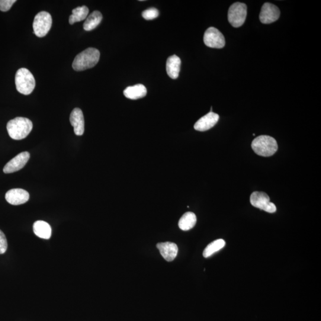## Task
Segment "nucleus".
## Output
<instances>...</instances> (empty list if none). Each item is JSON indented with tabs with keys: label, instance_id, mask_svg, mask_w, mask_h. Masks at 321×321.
Segmentation results:
<instances>
[{
	"label": "nucleus",
	"instance_id": "21",
	"mask_svg": "<svg viewBox=\"0 0 321 321\" xmlns=\"http://www.w3.org/2000/svg\"><path fill=\"white\" fill-rule=\"evenodd\" d=\"M226 245V242L223 239H218L211 242L205 249L203 252V256L205 258H208L214 254L221 249H223Z\"/></svg>",
	"mask_w": 321,
	"mask_h": 321
},
{
	"label": "nucleus",
	"instance_id": "1",
	"mask_svg": "<svg viewBox=\"0 0 321 321\" xmlns=\"http://www.w3.org/2000/svg\"><path fill=\"white\" fill-rule=\"evenodd\" d=\"M100 53L99 50L94 48H88L76 56L72 64L73 68L78 72L92 68L98 63Z\"/></svg>",
	"mask_w": 321,
	"mask_h": 321
},
{
	"label": "nucleus",
	"instance_id": "13",
	"mask_svg": "<svg viewBox=\"0 0 321 321\" xmlns=\"http://www.w3.org/2000/svg\"><path fill=\"white\" fill-rule=\"evenodd\" d=\"M219 115L210 112L204 116L201 117L194 125L195 130L200 131H205L210 130L217 123L219 120Z\"/></svg>",
	"mask_w": 321,
	"mask_h": 321
},
{
	"label": "nucleus",
	"instance_id": "5",
	"mask_svg": "<svg viewBox=\"0 0 321 321\" xmlns=\"http://www.w3.org/2000/svg\"><path fill=\"white\" fill-rule=\"evenodd\" d=\"M52 17L49 13H38L33 22L34 33L40 38L46 36L52 26Z\"/></svg>",
	"mask_w": 321,
	"mask_h": 321
},
{
	"label": "nucleus",
	"instance_id": "11",
	"mask_svg": "<svg viewBox=\"0 0 321 321\" xmlns=\"http://www.w3.org/2000/svg\"><path fill=\"white\" fill-rule=\"evenodd\" d=\"M30 199L29 193L22 189H13L6 194V200L13 205H19L26 203Z\"/></svg>",
	"mask_w": 321,
	"mask_h": 321
},
{
	"label": "nucleus",
	"instance_id": "6",
	"mask_svg": "<svg viewBox=\"0 0 321 321\" xmlns=\"http://www.w3.org/2000/svg\"><path fill=\"white\" fill-rule=\"evenodd\" d=\"M247 16V6L237 2L230 6L228 12V20L234 28H239L245 23Z\"/></svg>",
	"mask_w": 321,
	"mask_h": 321
},
{
	"label": "nucleus",
	"instance_id": "22",
	"mask_svg": "<svg viewBox=\"0 0 321 321\" xmlns=\"http://www.w3.org/2000/svg\"><path fill=\"white\" fill-rule=\"evenodd\" d=\"M142 17L146 20L150 21L158 17L159 12L155 8H151L146 10L142 12Z\"/></svg>",
	"mask_w": 321,
	"mask_h": 321
},
{
	"label": "nucleus",
	"instance_id": "8",
	"mask_svg": "<svg viewBox=\"0 0 321 321\" xmlns=\"http://www.w3.org/2000/svg\"><path fill=\"white\" fill-rule=\"evenodd\" d=\"M204 42L207 47L213 48H223L226 44L224 35L214 27L209 28L205 31Z\"/></svg>",
	"mask_w": 321,
	"mask_h": 321
},
{
	"label": "nucleus",
	"instance_id": "16",
	"mask_svg": "<svg viewBox=\"0 0 321 321\" xmlns=\"http://www.w3.org/2000/svg\"><path fill=\"white\" fill-rule=\"evenodd\" d=\"M123 93L127 98L134 100V99L142 98L145 96L147 94V89L144 85L137 84L128 86L124 90Z\"/></svg>",
	"mask_w": 321,
	"mask_h": 321
},
{
	"label": "nucleus",
	"instance_id": "19",
	"mask_svg": "<svg viewBox=\"0 0 321 321\" xmlns=\"http://www.w3.org/2000/svg\"><path fill=\"white\" fill-rule=\"evenodd\" d=\"M102 20V15L99 11H94L90 14L86 19L83 24V29L86 31H91L94 30L100 24Z\"/></svg>",
	"mask_w": 321,
	"mask_h": 321
},
{
	"label": "nucleus",
	"instance_id": "17",
	"mask_svg": "<svg viewBox=\"0 0 321 321\" xmlns=\"http://www.w3.org/2000/svg\"><path fill=\"white\" fill-rule=\"evenodd\" d=\"M34 232L40 238L49 239L51 236V228L50 224L44 221H37L34 224Z\"/></svg>",
	"mask_w": 321,
	"mask_h": 321
},
{
	"label": "nucleus",
	"instance_id": "3",
	"mask_svg": "<svg viewBox=\"0 0 321 321\" xmlns=\"http://www.w3.org/2000/svg\"><path fill=\"white\" fill-rule=\"evenodd\" d=\"M252 148L259 156H271L277 151V141L271 136L261 135L252 141Z\"/></svg>",
	"mask_w": 321,
	"mask_h": 321
},
{
	"label": "nucleus",
	"instance_id": "23",
	"mask_svg": "<svg viewBox=\"0 0 321 321\" xmlns=\"http://www.w3.org/2000/svg\"><path fill=\"white\" fill-rule=\"evenodd\" d=\"M8 241L4 233L0 230V254H4L8 249Z\"/></svg>",
	"mask_w": 321,
	"mask_h": 321
},
{
	"label": "nucleus",
	"instance_id": "12",
	"mask_svg": "<svg viewBox=\"0 0 321 321\" xmlns=\"http://www.w3.org/2000/svg\"><path fill=\"white\" fill-rule=\"evenodd\" d=\"M70 121L77 136H82L85 131V121L83 112L76 108L70 114Z\"/></svg>",
	"mask_w": 321,
	"mask_h": 321
},
{
	"label": "nucleus",
	"instance_id": "18",
	"mask_svg": "<svg viewBox=\"0 0 321 321\" xmlns=\"http://www.w3.org/2000/svg\"><path fill=\"white\" fill-rule=\"evenodd\" d=\"M197 216L192 212L186 213L179 221L180 229L184 231H188L194 228L197 223Z\"/></svg>",
	"mask_w": 321,
	"mask_h": 321
},
{
	"label": "nucleus",
	"instance_id": "2",
	"mask_svg": "<svg viewBox=\"0 0 321 321\" xmlns=\"http://www.w3.org/2000/svg\"><path fill=\"white\" fill-rule=\"evenodd\" d=\"M33 128L32 122L25 117H16L10 120L7 130L10 137L14 140H22L27 137Z\"/></svg>",
	"mask_w": 321,
	"mask_h": 321
},
{
	"label": "nucleus",
	"instance_id": "9",
	"mask_svg": "<svg viewBox=\"0 0 321 321\" xmlns=\"http://www.w3.org/2000/svg\"><path fill=\"white\" fill-rule=\"evenodd\" d=\"M280 16V10L277 6L265 3L263 5L261 13H260V21L264 24H269L277 21Z\"/></svg>",
	"mask_w": 321,
	"mask_h": 321
},
{
	"label": "nucleus",
	"instance_id": "10",
	"mask_svg": "<svg viewBox=\"0 0 321 321\" xmlns=\"http://www.w3.org/2000/svg\"><path fill=\"white\" fill-rule=\"evenodd\" d=\"M30 158V153L28 152H24L18 154L15 158L12 159L9 163L6 164L3 172L6 174L15 173L19 170L23 169L28 160Z\"/></svg>",
	"mask_w": 321,
	"mask_h": 321
},
{
	"label": "nucleus",
	"instance_id": "24",
	"mask_svg": "<svg viewBox=\"0 0 321 321\" xmlns=\"http://www.w3.org/2000/svg\"><path fill=\"white\" fill-rule=\"evenodd\" d=\"M16 0H0V11L8 12L16 3Z\"/></svg>",
	"mask_w": 321,
	"mask_h": 321
},
{
	"label": "nucleus",
	"instance_id": "14",
	"mask_svg": "<svg viewBox=\"0 0 321 321\" xmlns=\"http://www.w3.org/2000/svg\"><path fill=\"white\" fill-rule=\"evenodd\" d=\"M160 255L167 261H173L178 253V247L175 243L167 242L159 243L156 245Z\"/></svg>",
	"mask_w": 321,
	"mask_h": 321
},
{
	"label": "nucleus",
	"instance_id": "7",
	"mask_svg": "<svg viewBox=\"0 0 321 321\" xmlns=\"http://www.w3.org/2000/svg\"><path fill=\"white\" fill-rule=\"evenodd\" d=\"M250 203L252 206L268 213H274L277 211L275 205L270 202V198L265 192H254L250 196Z\"/></svg>",
	"mask_w": 321,
	"mask_h": 321
},
{
	"label": "nucleus",
	"instance_id": "20",
	"mask_svg": "<svg viewBox=\"0 0 321 321\" xmlns=\"http://www.w3.org/2000/svg\"><path fill=\"white\" fill-rule=\"evenodd\" d=\"M89 14V9L85 6L76 8L72 11V15L69 17V24L73 25L76 22H81L87 18Z\"/></svg>",
	"mask_w": 321,
	"mask_h": 321
},
{
	"label": "nucleus",
	"instance_id": "4",
	"mask_svg": "<svg viewBox=\"0 0 321 321\" xmlns=\"http://www.w3.org/2000/svg\"><path fill=\"white\" fill-rule=\"evenodd\" d=\"M15 83L18 91L25 95L31 94L36 85L34 75L25 68L19 69L16 72Z\"/></svg>",
	"mask_w": 321,
	"mask_h": 321
},
{
	"label": "nucleus",
	"instance_id": "15",
	"mask_svg": "<svg viewBox=\"0 0 321 321\" xmlns=\"http://www.w3.org/2000/svg\"><path fill=\"white\" fill-rule=\"evenodd\" d=\"M181 60L178 56L173 55L168 58L166 64V70L170 78H178L181 71Z\"/></svg>",
	"mask_w": 321,
	"mask_h": 321
}]
</instances>
